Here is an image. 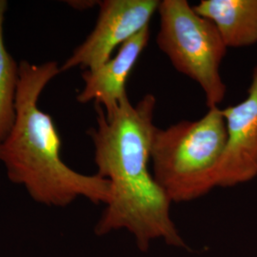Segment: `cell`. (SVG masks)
I'll return each mask as SVG.
<instances>
[{"mask_svg":"<svg viewBox=\"0 0 257 257\" xmlns=\"http://www.w3.org/2000/svg\"><path fill=\"white\" fill-rule=\"evenodd\" d=\"M8 2L0 0V145L8 138L17 117L19 64L4 41V22Z\"/></svg>","mask_w":257,"mask_h":257,"instance_id":"9c48e42d","label":"cell"},{"mask_svg":"<svg viewBox=\"0 0 257 257\" xmlns=\"http://www.w3.org/2000/svg\"><path fill=\"white\" fill-rule=\"evenodd\" d=\"M156 44L175 70L202 89L208 109L218 107L227 87L220 66L228 48L214 24L199 16L187 0H162Z\"/></svg>","mask_w":257,"mask_h":257,"instance_id":"277c9868","label":"cell"},{"mask_svg":"<svg viewBox=\"0 0 257 257\" xmlns=\"http://www.w3.org/2000/svg\"><path fill=\"white\" fill-rule=\"evenodd\" d=\"M227 142L217 171V188L247 183L257 176V64L247 97L221 109Z\"/></svg>","mask_w":257,"mask_h":257,"instance_id":"8992f818","label":"cell"},{"mask_svg":"<svg viewBox=\"0 0 257 257\" xmlns=\"http://www.w3.org/2000/svg\"><path fill=\"white\" fill-rule=\"evenodd\" d=\"M59 74L60 65L56 61L19 63L17 117L0 145V162L10 180L23 186L36 202L66 207L84 197L93 204L107 205L110 182L97 174L78 173L65 163L54 119L39 108L42 92Z\"/></svg>","mask_w":257,"mask_h":257,"instance_id":"7a4b0ae2","label":"cell"},{"mask_svg":"<svg viewBox=\"0 0 257 257\" xmlns=\"http://www.w3.org/2000/svg\"><path fill=\"white\" fill-rule=\"evenodd\" d=\"M96 126L88 135L94 148L97 175L110 185V198L95 226L98 235L125 230L140 250L157 240L185 248V241L171 214L172 201L149 169L156 131V96L145 94L133 104L128 97L107 115L94 105Z\"/></svg>","mask_w":257,"mask_h":257,"instance_id":"6da1fadb","label":"cell"},{"mask_svg":"<svg viewBox=\"0 0 257 257\" xmlns=\"http://www.w3.org/2000/svg\"><path fill=\"white\" fill-rule=\"evenodd\" d=\"M159 4V0L99 1L95 26L60 65V72L64 73L74 68L93 70L105 63L125 42L149 27Z\"/></svg>","mask_w":257,"mask_h":257,"instance_id":"5b68a950","label":"cell"},{"mask_svg":"<svg viewBox=\"0 0 257 257\" xmlns=\"http://www.w3.org/2000/svg\"><path fill=\"white\" fill-rule=\"evenodd\" d=\"M68 5L73 7L74 9L83 10L90 9L95 5H99V1H92V0H81V1H67Z\"/></svg>","mask_w":257,"mask_h":257,"instance_id":"30bf717a","label":"cell"},{"mask_svg":"<svg viewBox=\"0 0 257 257\" xmlns=\"http://www.w3.org/2000/svg\"><path fill=\"white\" fill-rule=\"evenodd\" d=\"M150 27L125 42L109 60L93 70L84 71L82 89L76 95L80 104L93 102L110 115L128 97L126 83L150 41Z\"/></svg>","mask_w":257,"mask_h":257,"instance_id":"52a82bcc","label":"cell"},{"mask_svg":"<svg viewBox=\"0 0 257 257\" xmlns=\"http://www.w3.org/2000/svg\"><path fill=\"white\" fill-rule=\"evenodd\" d=\"M194 11L217 29L227 48L257 43V0H201Z\"/></svg>","mask_w":257,"mask_h":257,"instance_id":"ba28073f","label":"cell"},{"mask_svg":"<svg viewBox=\"0 0 257 257\" xmlns=\"http://www.w3.org/2000/svg\"><path fill=\"white\" fill-rule=\"evenodd\" d=\"M227 142L219 107L201 118L156 127L151 148L153 175L172 203L198 199L217 188V171Z\"/></svg>","mask_w":257,"mask_h":257,"instance_id":"3957f363","label":"cell"}]
</instances>
